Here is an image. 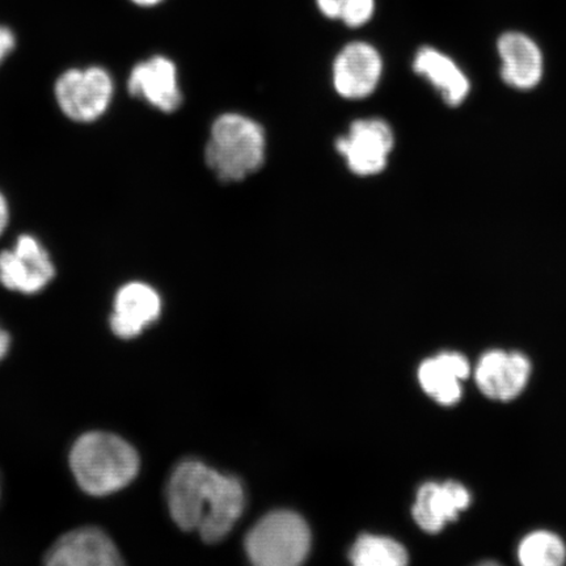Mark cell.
Returning a JSON list of instances; mask_svg holds the SVG:
<instances>
[{"mask_svg":"<svg viewBox=\"0 0 566 566\" xmlns=\"http://www.w3.org/2000/svg\"><path fill=\"white\" fill-rule=\"evenodd\" d=\"M375 11L377 0H348L339 21L349 28H360L370 23Z\"/></svg>","mask_w":566,"mask_h":566,"instance_id":"obj_19","label":"cell"},{"mask_svg":"<svg viewBox=\"0 0 566 566\" xmlns=\"http://www.w3.org/2000/svg\"><path fill=\"white\" fill-rule=\"evenodd\" d=\"M17 46L15 34L4 25H0V65L9 56Z\"/></svg>","mask_w":566,"mask_h":566,"instance_id":"obj_21","label":"cell"},{"mask_svg":"<svg viewBox=\"0 0 566 566\" xmlns=\"http://www.w3.org/2000/svg\"><path fill=\"white\" fill-rule=\"evenodd\" d=\"M350 560L357 566H402L408 564V552L389 537L364 535L354 544Z\"/></svg>","mask_w":566,"mask_h":566,"instance_id":"obj_18","label":"cell"},{"mask_svg":"<svg viewBox=\"0 0 566 566\" xmlns=\"http://www.w3.org/2000/svg\"><path fill=\"white\" fill-rule=\"evenodd\" d=\"M311 534L306 522L292 512H275L261 520L247 537L251 562L260 566H294L307 557Z\"/></svg>","mask_w":566,"mask_h":566,"instance_id":"obj_4","label":"cell"},{"mask_svg":"<svg viewBox=\"0 0 566 566\" xmlns=\"http://www.w3.org/2000/svg\"><path fill=\"white\" fill-rule=\"evenodd\" d=\"M45 564L51 566H118L122 555L104 531L82 527L60 537L49 549Z\"/></svg>","mask_w":566,"mask_h":566,"instance_id":"obj_13","label":"cell"},{"mask_svg":"<svg viewBox=\"0 0 566 566\" xmlns=\"http://www.w3.org/2000/svg\"><path fill=\"white\" fill-rule=\"evenodd\" d=\"M395 147L392 127L381 118L356 119L349 132L337 138L336 150L354 175L369 177L384 172Z\"/></svg>","mask_w":566,"mask_h":566,"instance_id":"obj_6","label":"cell"},{"mask_svg":"<svg viewBox=\"0 0 566 566\" xmlns=\"http://www.w3.org/2000/svg\"><path fill=\"white\" fill-rule=\"evenodd\" d=\"M160 311L161 300L157 290L144 282L126 283L118 290L113 304V334L122 338L137 337L158 321Z\"/></svg>","mask_w":566,"mask_h":566,"instance_id":"obj_14","label":"cell"},{"mask_svg":"<svg viewBox=\"0 0 566 566\" xmlns=\"http://www.w3.org/2000/svg\"><path fill=\"white\" fill-rule=\"evenodd\" d=\"M55 268L38 238L24 233L11 250L0 252V283L12 292L38 294L51 283Z\"/></svg>","mask_w":566,"mask_h":566,"instance_id":"obj_7","label":"cell"},{"mask_svg":"<svg viewBox=\"0 0 566 566\" xmlns=\"http://www.w3.org/2000/svg\"><path fill=\"white\" fill-rule=\"evenodd\" d=\"M10 205L2 192H0V237L3 235L10 223Z\"/></svg>","mask_w":566,"mask_h":566,"instance_id":"obj_22","label":"cell"},{"mask_svg":"<svg viewBox=\"0 0 566 566\" xmlns=\"http://www.w3.org/2000/svg\"><path fill=\"white\" fill-rule=\"evenodd\" d=\"M473 378L479 391L493 401H513L525 392L533 365L525 354L491 349L481 356Z\"/></svg>","mask_w":566,"mask_h":566,"instance_id":"obj_8","label":"cell"},{"mask_svg":"<svg viewBox=\"0 0 566 566\" xmlns=\"http://www.w3.org/2000/svg\"><path fill=\"white\" fill-rule=\"evenodd\" d=\"M10 349V335L0 328V359H3Z\"/></svg>","mask_w":566,"mask_h":566,"instance_id":"obj_23","label":"cell"},{"mask_svg":"<svg viewBox=\"0 0 566 566\" xmlns=\"http://www.w3.org/2000/svg\"><path fill=\"white\" fill-rule=\"evenodd\" d=\"M168 506L177 526L200 531L203 541L216 543L230 533L242 515L244 492L237 479L188 460L177 467L169 480Z\"/></svg>","mask_w":566,"mask_h":566,"instance_id":"obj_1","label":"cell"},{"mask_svg":"<svg viewBox=\"0 0 566 566\" xmlns=\"http://www.w3.org/2000/svg\"><path fill=\"white\" fill-rule=\"evenodd\" d=\"M264 127L240 113H224L211 125L205 161L223 182H239L264 165Z\"/></svg>","mask_w":566,"mask_h":566,"instance_id":"obj_3","label":"cell"},{"mask_svg":"<svg viewBox=\"0 0 566 566\" xmlns=\"http://www.w3.org/2000/svg\"><path fill=\"white\" fill-rule=\"evenodd\" d=\"M132 2L139 7H155L165 2V0H132Z\"/></svg>","mask_w":566,"mask_h":566,"instance_id":"obj_24","label":"cell"},{"mask_svg":"<svg viewBox=\"0 0 566 566\" xmlns=\"http://www.w3.org/2000/svg\"><path fill=\"white\" fill-rule=\"evenodd\" d=\"M384 67L385 62L377 48L366 41H353L336 55L332 81L339 96L360 101L377 91Z\"/></svg>","mask_w":566,"mask_h":566,"instance_id":"obj_9","label":"cell"},{"mask_svg":"<svg viewBox=\"0 0 566 566\" xmlns=\"http://www.w3.org/2000/svg\"><path fill=\"white\" fill-rule=\"evenodd\" d=\"M516 557L523 566H562L566 562V544L548 530H536L518 544Z\"/></svg>","mask_w":566,"mask_h":566,"instance_id":"obj_17","label":"cell"},{"mask_svg":"<svg viewBox=\"0 0 566 566\" xmlns=\"http://www.w3.org/2000/svg\"><path fill=\"white\" fill-rule=\"evenodd\" d=\"M415 74L423 77L441 95L442 101L455 108L469 98L472 84L469 75L450 55L433 46H422L412 62Z\"/></svg>","mask_w":566,"mask_h":566,"instance_id":"obj_16","label":"cell"},{"mask_svg":"<svg viewBox=\"0 0 566 566\" xmlns=\"http://www.w3.org/2000/svg\"><path fill=\"white\" fill-rule=\"evenodd\" d=\"M500 75L506 86L516 91H533L544 77V55L528 34L518 31L502 33L497 40Z\"/></svg>","mask_w":566,"mask_h":566,"instance_id":"obj_12","label":"cell"},{"mask_svg":"<svg viewBox=\"0 0 566 566\" xmlns=\"http://www.w3.org/2000/svg\"><path fill=\"white\" fill-rule=\"evenodd\" d=\"M472 504V495L464 484L455 480L446 483L429 481L421 485L412 507L413 520L424 533L438 534Z\"/></svg>","mask_w":566,"mask_h":566,"instance_id":"obj_10","label":"cell"},{"mask_svg":"<svg viewBox=\"0 0 566 566\" xmlns=\"http://www.w3.org/2000/svg\"><path fill=\"white\" fill-rule=\"evenodd\" d=\"M348 0H315L318 12L329 20H342Z\"/></svg>","mask_w":566,"mask_h":566,"instance_id":"obj_20","label":"cell"},{"mask_svg":"<svg viewBox=\"0 0 566 566\" xmlns=\"http://www.w3.org/2000/svg\"><path fill=\"white\" fill-rule=\"evenodd\" d=\"M470 360L459 352H442L424 359L419 381L424 394L443 407H454L463 396L462 381L471 377Z\"/></svg>","mask_w":566,"mask_h":566,"instance_id":"obj_15","label":"cell"},{"mask_svg":"<svg viewBox=\"0 0 566 566\" xmlns=\"http://www.w3.org/2000/svg\"><path fill=\"white\" fill-rule=\"evenodd\" d=\"M127 90L132 96L163 113H174L182 104L179 73L175 63L165 55H154L137 63L127 81Z\"/></svg>","mask_w":566,"mask_h":566,"instance_id":"obj_11","label":"cell"},{"mask_svg":"<svg viewBox=\"0 0 566 566\" xmlns=\"http://www.w3.org/2000/svg\"><path fill=\"white\" fill-rule=\"evenodd\" d=\"M54 95L63 115L91 124L103 117L115 96V82L104 67L70 69L55 82Z\"/></svg>","mask_w":566,"mask_h":566,"instance_id":"obj_5","label":"cell"},{"mask_svg":"<svg viewBox=\"0 0 566 566\" xmlns=\"http://www.w3.org/2000/svg\"><path fill=\"white\" fill-rule=\"evenodd\" d=\"M70 467L84 492L106 495L124 490L136 479L139 457L122 437L91 431L71 449Z\"/></svg>","mask_w":566,"mask_h":566,"instance_id":"obj_2","label":"cell"}]
</instances>
